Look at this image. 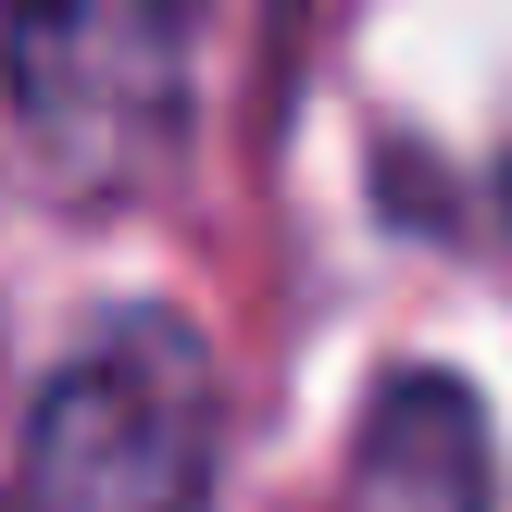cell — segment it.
Masks as SVG:
<instances>
[{
	"mask_svg": "<svg viewBox=\"0 0 512 512\" xmlns=\"http://www.w3.org/2000/svg\"><path fill=\"white\" fill-rule=\"evenodd\" d=\"M213 350L175 313H125L25 413V512H200L213 488Z\"/></svg>",
	"mask_w": 512,
	"mask_h": 512,
	"instance_id": "6da1fadb",
	"label": "cell"
},
{
	"mask_svg": "<svg viewBox=\"0 0 512 512\" xmlns=\"http://www.w3.org/2000/svg\"><path fill=\"white\" fill-rule=\"evenodd\" d=\"M0 75L50 188H138L188 113V0H13Z\"/></svg>",
	"mask_w": 512,
	"mask_h": 512,
	"instance_id": "7a4b0ae2",
	"label": "cell"
},
{
	"mask_svg": "<svg viewBox=\"0 0 512 512\" xmlns=\"http://www.w3.org/2000/svg\"><path fill=\"white\" fill-rule=\"evenodd\" d=\"M363 512H488V400L463 375H388L350 438Z\"/></svg>",
	"mask_w": 512,
	"mask_h": 512,
	"instance_id": "3957f363",
	"label": "cell"
},
{
	"mask_svg": "<svg viewBox=\"0 0 512 512\" xmlns=\"http://www.w3.org/2000/svg\"><path fill=\"white\" fill-rule=\"evenodd\" d=\"M500 213H512V150H500Z\"/></svg>",
	"mask_w": 512,
	"mask_h": 512,
	"instance_id": "277c9868",
	"label": "cell"
},
{
	"mask_svg": "<svg viewBox=\"0 0 512 512\" xmlns=\"http://www.w3.org/2000/svg\"><path fill=\"white\" fill-rule=\"evenodd\" d=\"M0 512H25V500H0Z\"/></svg>",
	"mask_w": 512,
	"mask_h": 512,
	"instance_id": "5b68a950",
	"label": "cell"
}]
</instances>
